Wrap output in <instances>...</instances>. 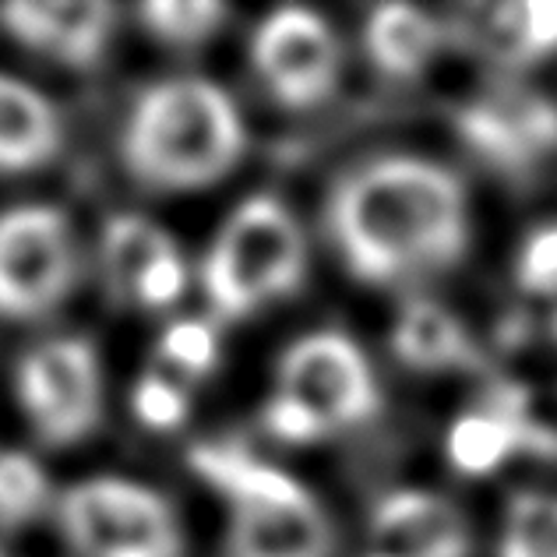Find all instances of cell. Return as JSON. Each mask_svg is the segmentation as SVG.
<instances>
[{"label": "cell", "mask_w": 557, "mask_h": 557, "mask_svg": "<svg viewBox=\"0 0 557 557\" xmlns=\"http://www.w3.org/2000/svg\"><path fill=\"white\" fill-rule=\"evenodd\" d=\"M14 392L39 442L53 448L85 442L102 417V368L92 343L57 335L33 346L18 360Z\"/></svg>", "instance_id": "cell-6"}, {"label": "cell", "mask_w": 557, "mask_h": 557, "mask_svg": "<svg viewBox=\"0 0 557 557\" xmlns=\"http://www.w3.org/2000/svg\"><path fill=\"white\" fill-rule=\"evenodd\" d=\"M8 33L64 67H96L116 25L113 4H11L0 11Z\"/></svg>", "instance_id": "cell-11"}, {"label": "cell", "mask_w": 557, "mask_h": 557, "mask_svg": "<svg viewBox=\"0 0 557 557\" xmlns=\"http://www.w3.org/2000/svg\"><path fill=\"white\" fill-rule=\"evenodd\" d=\"M50 505V476L25 451H0V525L18 530Z\"/></svg>", "instance_id": "cell-21"}, {"label": "cell", "mask_w": 557, "mask_h": 557, "mask_svg": "<svg viewBox=\"0 0 557 557\" xmlns=\"http://www.w3.org/2000/svg\"><path fill=\"white\" fill-rule=\"evenodd\" d=\"M307 240L275 195H255L233 212L201 258V293L219 318H247L304 283Z\"/></svg>", "instance_id": "cell-3"}, {"label": "cell", "mask_w": 557, "mask_h": 557, "mask_svg": "<svg viewBox=\"0 0 557 557\" xmlns=\"http://www.w3.org/2000/svg\"><path fill=\"white\" fill-rule=\"evenodd\" d=\"M497 557H557V494L525 491L511 497Z\"/></svg>", "instance_id": "cell-20"}, {"label": "cell", "mask_w": 557, "mask_h": 557, "mask_svg": "<svg viewBox=\"0 0 557 557\" xmlns=\"http://www.w3.org/2000/svg\"><path fill=\"white\" fill-rule=\"evenodd\" d=\"M78 283L71 219L50 205H18L0 215V318L36 321Z\"/></svg>", "instance_id": "cell-5"}, {"label": "cell", "mask_w": 557, "mask_h": 557, "mask_svg": "<svg viewBox=\"0 0 557 557\" xmlns=\"http://www.w3.org/2000/svg\"><path fill=\"white\" fill-rule=\"evenodd\" d=\"M64 145V121L53 102L11 75H0V173H33Z\"/></svg>", "instance_id": "cell-13"}, {"label": "cell", "mask_w": 557, "mask_h": 557, "mask_svg": "<svg viewBox=\"0 0 557 557\" xmlns=\"http://www.w3.org/2000/svg\"><path fill=\"white\" fill-rule=\"evenodd\" d=\"M442 39V28L428 11L409 4H385L374 8L368 25H363V47L368 61L388 78H417Z\"/></svg>", "instance_id": "cell-15"}, {"label": "cell", "mask_w": 557, "mask_h": 557, "mask_svg": "<svg viewBox=\"0 0 557 557\" xmlns=\"http://www.w3.org/2000/svg\"><path fill=\"white\" fill-rule=\"evenodd\" d=\"M329 237L349 275L392 286L459 265L469 247L462 181L420 156L360 163L329 195Z\"/></svg>", "instance_id": "cell-1"}, {"label": "cell", "mask_w": 557, "mask_h": 557, "mask_svg": "<svg viewBox=\"0 0 557 557\" xmlns=\"http://www.w3.org/2000/svg\"><path fill=\"white\" fill-rule=\"evenodd\" d=\"M57 519L78 557H184V525L163 494L121 476H92L61 494Z\"/></svg>", "instance_id": "cell-4"}, {"label": "cell", "mask_w": 557, "mask_h": 557, "mask_svg": "<svg viewBox=\"0 0 557 557\" xmlns=\"http://www.w3.org/2000/svg\"><path fill=\"white\" fill-rule=\"evenodd\" d=\"M190 466L198 469V476L212 491L226 497L230 508L255 505V502H278V497H293L304 491L283 469L230 445H198L190 451Z\"/></svg>", "instance_id": "cell-16"}, {"label": "cell", "mask_w": 557, "mask_h": 557, "mask_svg": "<svg viewBox=\"0 0 557 557\" xmlns=\"http://www.w3.org/2000/svg\"><path fill=\"white\" fill-rule=\"evenodd\" d=\"M173 251H177V247H173L166 233L159 230L152 219L135 215V212L113 215L107 230H102V269H107L110 286L121 293L124 300L135 297L141 278Z\"/></svg>", "instance_id": "cell-18"}, {"label": "cell", "mask_w": 557, "mask_h": 557, "mask_svg": "<svg viewBox=\"0 0 557 557\" xmlns=\"http://www.w3.org/2000/svg\"><path fill=\"white\" fill-rule=\"evenodd\" d=\"M459 135L497 170H530L557 149V107L533 89H494L459 113Z\"/></svg>", "instance_id": "cell-9"}, {"label": "cell", "mask_w": 557, "mask_h": 557, "mask_svg": "<svg viewBox=\"0 0 557 557\" xmlns=\"http://www.w3.org/2000/svg\"><path fill=\"white\" fill-rule=\"evenodd\" d=\"M226 557H332V525L307 491L237 505L230 508Z\"/></svg>", "instance_id": "cell-10"}, {"label": "cell", "mask_w": 557, "mask_h": 557, "mask_svg": "<svg viewBox=\"0 0 557 557\" xmlns=\"http://www.w3.org/2000/svg\"><path fill=\"white\" fill-rule=\"evenodd\" d=\"M275 392L311 409L329 434L368 423L381 403L371 360L339 332H314L293 343L278 360Z\"/></svg>", "instance_id": "cell-7"}, {"label": "cell", "mask_w": 557, "mask_h": 557, "mask_svg": "<svg viewBox=\"0 0 557 557\" xmlns=\"http://www.w3.org/2000/svg\"><path fill=\"white\" fill-rule=\"evenodd\" d=\"M371 557H395V554H388V550H374Z\"/></svg>", "instance_id": "cell-26"}, {"label": "cell", "mask_w": 557, "mask_h": 557, "mask_svg": "<svg viewBox=\"0 0 557 557\" xmlns=\"http://www.w3.org/2000/svg\"><path fill=\"white\" fill-rule=\"evenodd\" d=\"M519 286L536 297H557V223L525 237L519 251Z\"/></svg>", "instance_id": "cell-25"}, {"label": "cell", "mask_w": 557, "mask_h": 557, "mask_svg": "<svg viewBox=\"0 0 557 557\" xmlns=\"http://www.w3.org/2000/svg\"><path fill=\"white\" fill-rule=\"evenodd\" d=\"M491 57L508 64H536L557 50V4L554 0H519L487 11L476 28Z\"/></svg>", "instance_id": "cell-17"}, {"label": "cell", "mask_w": 557, "mask_h": 557, "mask_svg": "<svg viewBox=\"0 0 557 557\" xmlns=\"http://www.w3.org/2000/svg\"><path fill=\"white\" fill-rule=\"evenodd\" d=\"M392 354L409 371L445 374L476 363V343L466 325L434 300H409L392 325Z\"/></svg>", "instance_id": "cell-14"}, {"label": "cell", "mask_w": 557, "mask_h": 557, "mask_svg": "<svg viewBox=\"0 0 557 557\" xmlns=\"http://www.w3.org/2000/svg\"><path fill=\"white\" fill-rule=\"evenodd\" d=\"M554 332H557V325H554Z\"/></svg>", "instance_id": "cell-27"}, {"label": "cell", "mask_w": 557, "mask_h": 557, "mask_svg": "<svg viewBox=\"0 0 557 557\" xmlns=\"http://www.w3.org/2000/svg\"><path fill=\"white\" fill-rule=\"evenodd\" d=\"M377 550L395 557H469L459 508L428 491H395L374 508Z\"/></svg>", "instance_id": "cell-12"}, {"label": "cell", "mask_w": 557, "mask_h": 557, "mask_svg": "<svg viewBox=\"0 0 557 557\" xmlns=\"http://www.w3.org/2000/svg\"><path fill=\"white\" fill-rule=\"evenodd\" d=\"M251 64L278 107L314 110L339 85L343 47L321 14L278 8L255 28Z\"/></svg>", "instance_id": "cell-8"}, {"label": "cell", "mask_w": 557, "mask_h": 557, "mask_svg": "<svg viewBox=\"0 0 557 557\" xmlns=\"http://www.w3.org/2000/svg\"><path fill=\"white\" fill-rule=\"evenodd\" d=\"M145 28L170 47H198L226 22V8L212 0H152L141 8Z\"/></svg>", "instance_id": "cell-22"}, {"label": "cell", "mask_w": 557, "mask_h": 557, "mask_svg": "<svg viewBox=\"0 0 557 557\" xmlns=\"http://www.w3.org/2000/svg\"><path fill=\"white\" fill-rule=\"evenodd\" d=\"M159 354L170 371H177L184 377H198L209 374L219 360V335L209 321L198 318H181L163 332V343H159Z\"/></svg>", "instance_id": "cell-23"}, {"label": "cell", "mask_w": 557, "mask_h": 557, "mask_svg": "<svg viewBox=\"0 0 557 557\" xmlns=\"http://www.w3.org/2000/svg\"><path fill=\"white\" fill-rule=\"evenodd\" d=\"M244 141L240 113L215 82L166 78L131 102L121 159L149 190H198L237 166Z\"/></svg>", "instance_id": "cell-2"}, {"label": "cell", "mask_w": 557, "mask_h": 557, "mask_svg": "<svg viewBox=\"0 0 557 557\" xmlns=\"http://www.w3.org/2000/svg\"><path fill=\"white\" fill-rule=\"evenodd\" d=\"M516 451H522V431L516 413L508 409L505 395L497 406L473 409L456 420V428L448 434V459L462 473H494L497 466H505Z\"/></svg>", "instance_id": "cell-19"}, {"label": "cell", "mask_w": 557, "mask_h": 557, "mask_svg": "<svg viewBox=\"0 0 557 557\" xmlns=\"http://www.w3.org/2000/svg\"><path fill=\"white\" fill-rule=\"evenodd\" d=\"M135 417L152 431H173L181 428L190 413V403H187V392L177 377H170L166 371H149L138 377L135 395Z\"/></svg>", "instance_id": "cell-24"}]
</instances>
